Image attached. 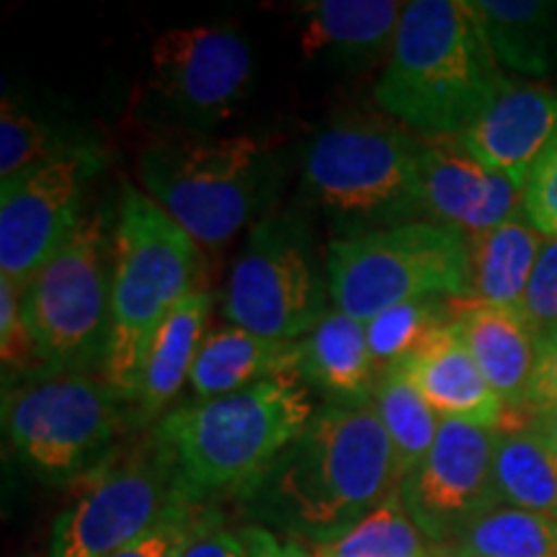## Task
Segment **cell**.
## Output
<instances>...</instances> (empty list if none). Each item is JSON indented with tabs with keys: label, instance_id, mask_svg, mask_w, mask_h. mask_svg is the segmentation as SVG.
Here are the masks:
<instances>
[{
	"label": "cell",
	"instance_id": "cell-15",
	"mask_svg": "<svg viewBox=\"0 0 557 557\" xmlns=\"http://www.w3.org/2000/svg\"><path fill=\"white\" fill-rule=\"evenodd\" d=\"M421 139V189L429 222L472 238L524 214V189L478 163L459 137Z\"/></svg>",
	"mask_w": 557,
	"mask_h": 557
},
{
	"label": "cell",
	"instance_id": "cell-10",
	"mask_svg": "<svg viewBox=\"0 0 557 557\" xmlns=\"http://www.w3.org/2000/svg\"><path fill=\"white\" fill-rule=\"evenodd\" d=\"M181 498L176 457L152 426L88 472L78 498L54 521L50 557H111L150 532Z\"/></svg>",
	"mask_w": 557,
	"mask_h": 557
},
{
	"label": "cell",
	"instance_id": "cell-38",
	"mask_svg": "<svg viewBox=\"0 0 557 557\" xmlns=\"http://www.w3.org/2000/svg\"><path fill=\"white\" fill-rule=\"evenodd\" d=\"M529 423H532V426L547 438L549 447L557 451V408L537 410V413H532V418H529Z\"/></svg>",
	"mask_w": 557,
	"mask_h": 557
},
{
	"label": "cell",
	"instance_id": "cell-18",
	"mask_svg": "<svg viewBox=\"0 0 557 557\" xmlns=\"http://www.w3.org/2000/svg\"><path fill=\"white\" fill-rule=\"evenodd\" d=\"M400 367L442 418L498 431L506 429L508 410L496 389L487 385L455 323L434 333Z\"/></svg>",
	"mask_w": 557,
	"mask_h": 557
},
{
	"label": "cell",
	"instance_id": "cell-1",
	"mask_svg": "<svg viewBox=\"0 0 557 557\" xmlns=\"http://www.w3.org/2000/svg\"><path fill=\"white\" fill-rule=\"evenodd\" d=\"M398 485L393 444L374 408L325 403L238 498L256 527L320 547L359 524Z\"/></svg>",
	"mask_w": 557,
	"mask_h": 557
},
{
	"label": "cell",
	"instance_id": "cell-35",
	"mask_svg": "<svg viewBox=\"0 0 557 557\" xmlns=\"http://www.w3.org/2000/svg\"><path fill=\"white\" fill-rule=\"evenodd\" d=\"M176 557H248L246 529L238 532V529L227 527L218 513L207 508V513L181 545Z\"/></svg>",
	"mask_w": 557,
	"mask_h": 557
},
{
	"label": "cell",
	"instance_id": "cell-7",
	"mask_svg": "<svg viewBox=\"0 0 557 557\" xmlns=\"http://www.w3.org/2000/svg\"><path fill=\"white\" fill-rule=\"evenodd\" d=\"M101 377L45 369L3 387V431L13 455L47 483L86 478L137 421Z\"/></svg>",
	"mask_w": 557,
	"mask_h": 557
},
{
	"label": "cell",
	"instance_id": "cell-39",
	"mask_svg": "<svg viewBox=\"0 0 557 557\" xmlns=\"http://www.w3.org/2000/svg\"><path fill=\"white\" fill-rule=\"evenodd\" d=\"M431 557H475V555H470V553H462V549H457V547H434V555Z\"/></svg>",
	"mask_w": 557,
	"mask_h": 557
},
{
	"label": "cell",
	"instance_id": "cell-8",
	"mask_svg": "<svg viewBox=\"0 0 557 557\" xmlns=\"http://www.w3.org/2000/svg\"><path fill=\"white\" fill-rule=\"evenodd\" d=\"M325 274L333 308L359 323L410 299H470V238L429 220L333 238Z\"/></svg>",
	"mask_w": 557,
	"mask_h": 557
},
{
	"label": "cell",
	"instance_id": "cell-33",
	"mask_svg": "<svg viewBox=\"0 0 557 557\" xmlns=\"http://www.w3.org/2000/svg\"><path fill=\"white\" fill-rule=\"evenodd\" d=\"M524 218L545 238H557V139L529 173L524 186Z\"/></svg>",
	"mask_w": 557,
	"mask_h": 557
},
{
	"label": "cell",
	"instance_id": "cell-13",
	"mask_svg": "<svg viewBox=\"0 0 557 557\" xmlns=\"http://www.w3.org/2000/svg\"><path fill=\"white\" fill-rule=\"evenodd\" d=\"M498 429L442 418L434 447L400 480L398 496L434 547H447L500 506L493 480Z\"/></svg>",
	"mask_w": 557,
	"mask_h": 557
},
{
	"label": "cell",
	"instance_id": "cell-32",
	"mask_svg": "<svg viewBox=\"0 0 557 557\" xmlns=\"http://www.w3.org/2000/svg\"><path fill=\"white\" fill-rule=\"evenodd\" d=\"M205 513L207 504L181 498L150 532H145L143 537L129 542L127 547H122L120 553H114L111 557H176L181 545L197 529Z\"/></svg>",
	"mask_w": 557,
	"mask_h": 557
},
{
	"label": "cell",
	"instance_id": "cell-14",
	"mask_svg": "<svg viewBox=\"0 0 557 557\" xmlns=\"http://www.w3.org/2000/svg\"><path fill=\"white\" fill-rule=\"evenodd\" d=\"M99 152L83 148L0 184V278L26 289L83 218Z\"/></svg>",
	"mask_w": 557,
	"mask_h": 557
},
{
	"label": "cell",
	"instance_id": "cell-16",
	"mask_svg": "<svg viewBox=\"0 0 557 557\" xmlns=\"http://www.w3.org/2000/svg\"><path fill=\"white\" fill-rule=\"evenodd\" d=\"M557 139V90L540 83H508L480 120L459 135L485 169L524 189L529 173Z\"/></svg>",
	"mask_w": 557,
	"mask_h": 557
},
{
	"label": "cell",
	"instance_id": "cell-36",
	"mask_svg": "<svg viewBox=\"0 0 557 557\" xmlns=\"http://www.w3.org/2000/svg\"><path fill=\"white\" fill-rule=\"evenodd\" d=\"M547 408H557V331L540 336L537 367L529 389V416Z\"/></svg>",
	"mask_w": 557,
	"mask_h": 557
},
{
	"label": "cell",
	"instance_id": "cell-21",
	"mask_svg": "<svg viewBox=\"0 0 557 557\" xmlns=\"http://www.w3.org/2000/svg\"><path fill=\"white\" fill-rule=\"evenodd\" d=\"M297 369L299 341H271L225 325L209 331L201 341L189 387L199 400H212L282 374H299Z\"/></svg>",
	"mask_w": 557,
	"mask_h": 557
},
{
	"label": "cell",
	"instance_id": "cell-6",
	"mask_svg": "<svg viewBox=\"0 0 557 557\" xmlns=\"http://www.w3.org/2000/svg\"><path fill=\"white\" fill-rule=\"evenodd\" d=\"M143 191L201 248L225 246L267 209L274 158L250 135L173 132L143 150Z\"/></svg>",
	"mask_w": 557,
	"mask_h": 557
},
{
	"label": "cell",
	"instance_id": "cell-9",
	"mask_svg": "<svg viewBox=\"0 0 557 557\" xmlns=\"http://www.w3.org/2000/svg\"><path fill=\"white\" fill-rule=\"evenodd\" d=\"M111 250L114 235L103 214H83L24 289L26 323L47 369L101 367L111 315Z\"/></svg>",
	"mask_w": 557,
	"mask_h": 557
},
{
	"label": "cell",
	"instance_id": "cell-12",
	"mask_svg": "<svg viewBox=\"0 0 557 557\" xmlns=\"http://www.w3.org/2000/svg\"><path fill=\"white\" fill-rule=\"evenodd\" d=\"M250 78L248 41L227 26H176L150 47L148 96L176 132H207L230 120Z\"/></svg>",
	"mask_w": 557,
	"mask_h": 557
},
{
	"label": "cell",
	"instance_id": "cell-5",
	"mask_svg": "<svg viewBox=\"0 0 557 557\" xmlns=\"http://www.w3.org/2000/svg\"><path fill=\"white\" fill-rule=\"evenodd\" d=\"M421 148L395 120L336 122L305 148L302 189L336 238L421 222Z\"/></svg>",
	"mask_w": 557,
	"mask_h": 557
},
{
	"label": "cell",
	"instance_id": "cell-26",
	"mask_svg": "<svg viewBox=\"0 0 557 557\" xmlns=\"http://www.w3.org/2000/svg\"><path fill=\"white\" fill-rule=\"evenodd\" d=\"M372 408L393 444L395 465H398V475L403 480L434 447L442 416L418 393L400 364L380 372Z\"/></svg>",
	"mask_w": 557,
	"mask_h": 557
},
{
	"label": "cell",
	"instance_id": "cell-28",
	"mask_svg": "<svg viewBox=\"0 0 557 557\" xmlns=\"http://www.w3.org/2000/svg\"><path fill=\"white\" fill-rule=\"evenodd\" d=\"M310 549L315 557H431L434 545L423 537L395 491L338 540Z\"/></svg>",
	"mask_w": 557,
	"mask_h": 557
},
{
	"label": "cell",
	"instance_id": "cell-37",
	"mask_svg": "<svg viewBox=\"0 0 557 557\" xmlns=\"http://www.w3.org/2000/svg\"><path fill=\"white\" fill-rule=\"evenodd\" d=\"M246 540L248 557H315V553L302 542L282 540L263 527H248Z\"/></svg>",
	"mask_w": 557,
	"mask_h": 557
},
{
	"label": "cell",
	"instance_id": "cell-19",
	"mask_svg": "<svg viewBox=\"0 0 557 557\" xmlns=\"http://www.w3.org/2000/svg\"><path fill=\"white\" fill-rule=\"evenodd\" d=\"M299 50L308 60L369 65L395 45L406 3L400 0H310L295 5Z\"/></svg>",
	"mask_w": 557,
	"mask_h": 557
},
{
	"label": "cell",
	"instance_id": "cell-22",
	"mask_svg": "<svg viewBox=\"0 0 557 557\" xmlns=\"http://www.w3.org/2000/svg\"><path fill=\"white\" fill-rule=\"evenodd\" d=\"M214 308V295L201 289L186 297L169 318L160 323L145 354L143 380L135 400L137 421H160L163 410L189 385L194 361L207 336V323Z\"/></svg>",
	"mask_w": 557,
	"mask_h": 557
},
{
	"label": "cell",
	"instance_id": "cell-40",
	"mask_svg": "<svg viewBox=\"0 0 557 557\" xmlns=\"http://www.w3.org/2000/svg\"><path fill=\"white\" fill-rule=\"evenodd\" d=\"M431 555H434V553H431Z\"/></svg>",
	"mask_w": 557,
	"mask_h": 557
},
{
	"label": "cell",
	"instance_id": "cell-24",
	"mask_svg": "<svg viewBox=\"0 0 557 557\" xmlns=\"http://www.w3.org/2000/svg\"><path fill=\"white\" fill-rule=\"evenodd\" d=\"M504 73L545 78L557 67V5L540 0H470Z\"/></svg>",
	"mask_w": 557,
	"mask_h": 557
},
{
	"label": "cell",
	"instance_id": "cell-27",
	"mask_svg": "<svg viewBox=\"0 0 557 557\" xmlns=\"http://www.w3.org/2000/svg\"><path fill=\"white\" fill-rule=\"evenodd\" d=\"M455 312L457 299L423 297L387 308L364 323L369 348H372L380 372L413 357L434 333L455 323Z\"/></svg>",
	"mask_w": 557,
	"mask_h": 557
},
{
	"label": "cell",
	"instance_id": "cell-11",
	"mask_svg": "<svg viewBox=\"0 0 557 557\" xmlns=\"http://www.w3.org/2000/svg\"><path fill=\"white\" fill-rule=\"evenodd\" d=\"M308 220L295 212L263 218L227 276L222 310L230 325L271 341H299L331 308Z\"/></svg>",
	"mask_w": 557,
	"mask_h": 557
},
{
	"label": "cell",
	"instance_id": "cell-2",
	"mask_svg": "<svg viewBox=\"0 0 557 557\" xmlns=\"http://www.w3.org/2000/svg\"><path fill=\"white\" fill-rule=\"evenodd\" d=\"M470 0H410L374 101L421 137H459L508 86Z\"/></svg>",
	"mask_w": 557,
	"mask_h": 557
},
{
	"label": "cell",
	"instance_id": "cell-17",
	"mask_svg": "<svg viewBox=\"0 0 557 557\" xmlns=\"http://www.w3.org/2000/svg\"><path fill=\"white\" fill-rule=\"evenodd\" d=\"M455 329L508 410V426L529 423V389L537 367L540 333L521 310L457 299ZM504 429V431H506Z\"/></svg>",
	"mask_w": 557,
	"mask_h": 557
},
{
	"label": "cell",
	"instance_id": "cell-20",
	"mask_svg": "<svg viewBox=\"0 0 557 557\" xmlns=\"http://www.w3.org/2000/svg\"><path fill=\"white\" fill-rule=\"evenodd\" d=\"M299 377L333 406H372L380 367L367 341V325L331 305L299 338Z\"/></svg>",
	"mask_w": 557,
	"mask_h": 557
},
{
	"label": "cell",
	"instance_id": "cell-3",
	"mask_svg": "<svg viewBox=\"0 0 557 557\" xmlns=\"http://www.w3.org/2000/svg\"><path fill=\"white\" fill-rule=\"evenodd\" d=\"M111 235V315L101 380L135 406L152 336L186 297L207 289V263L199 243L135 186H124Z\"/></svg>",
	"mask_w": 557,
	"mask_h": 557
},
{
	"label": "cell",
	"instance_id": "cell-4",
	"mask_svg": "<svg viewBox=\"0 0 557 557\" xmlns=\"http://www.w3.org/2000/svg\"><path fill=\"white\" fill-rule=\"evenodd\" d=\"M315 410L302 377L282 374L233 395L171 408L156 429L176 457L184 496L209 504L253 485Z\"/></svg>",
	"mask_w": 557,
	"mask_h": 557
},
{
	"label": "cell",
	"instance_id": "cell-30",
	"mask_svg": "<svg viewBox=\"0 0 557 557\" xmlns=\"http://www.w3.org/2000/svg\"><path fill=\"white\" fill-rule=\"evenodd\" d=\"M83 148L86 145L70 143L52 124L34 116L29 109L18 107L11 96H3V103H0V184Z\"/></svg>",
	"mask_w": 557,
	"mask_h": 557
},
{
	"label": "cell",
	"instance_id": "cell-23",
	"mask_svg": "<svg viewBox=\"0 0 557 557\" xmlns=\"http://www.w3.org/2000/svg\"><path fill=\"white\" fill-rule=\"evenodd\" d=\"M545 235L524 214L470 238V302L524 312V299L537 269Z\"/></svg>",
	"mask_w": 557,
	"mask_h": 557
},
{
	"label": "cell",
	"instance_id": "cell-34",
	"mask_svg": "<svg viewBox=\"0 0 557 557\" xmlns=\"http://www.w3.org/2000/svg\"><path fill=\"white\" fill-rule=\"evenodd\" d=\"M524 315L540 336L557 331V238H545L537 269L529 282Z\"/></svg>",
	"mask_w": 557,
	"mask_h": 557
},
{
	"label": "cell",
	"instance_id": "cell-25",
	"mask_svg": "<svg viewBox=\"0 0 557 557\" xmlns=\"http://www.w3.org/2000/svg\"><path fill=\"white\" fill-rule=\"evenodd\" d=\"M493 480L500 506L557 519V451L532 423L498 431Z\"/></svg>",
	"mask_w": 557,
	"mask_h": 557
},
{
	"label": "cell",
	"instance_id": "cell-31",
	"mask_svg": "<svg viewBox=\"0 0 557 557\" xmlns=\"http://www.w3.org/2000/svg\"><path fill=\"white\" fill-rule=\"evenodd\" d=\"M0 361L5 385L45 372L37 341L24 315V289L0 278Z\"/></svg>",
	"mask_w": 557,
	"mask_h": 557
},
{
	"label": "cell",
	"instance_id": "cell-29",
	"mask_svg": "<svg viewBox=\"0 0 557 557\" xmlns=\"http://www.w3.org/2000/svg\"><path fill=\"white\" fill-rule=\"evenodd\" d=\"M449 547L475 557H557V519L498 506Z\"/></svg>",
	"mask_w": 557,
	"mask_h": 557
}]
</instances>
